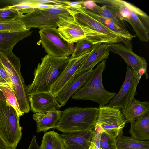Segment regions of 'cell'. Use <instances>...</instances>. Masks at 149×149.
I'll use <instances>...</instances> for the list:
<instances>
[{
  "label": "cell",
  "instance_id": "e0dca14e",
  "mask_svg": "<svg viewBox=\"0 0 149 149\" xmlns=\"http://www.w3.org/2000/svg\"><path fill=\"white\" fill-rule=\"evenodd\" d=\"M93 71V70H90L75 74L65 86L54 96L62 106H64L72 96L86 83Z\"/></svg>",
  "mask_w": 149,
  "mask_h": 149
},
{
  "label": "cell",
  "instance_id": "ffe728a7",
  "mask_svg": "<svg viewBox=\"0 0 149 149\" xmlns=\"http://www.w3.org/2000/svg\"><path fill=\"white\" fill-rule=\"evenodd\" d=\"M62 111L59 110L47 113H37L33 116L36 124V132H45L55 128L59 122Z\"/></svg>",
  "mask_w": 149,
  "mask_h": 149
},
{
  "label": "cell",
  "instance_id": "484cf974",
  "mask_svg": "<svg viewBox=\"0 0 149 149\" xmlns=\"http://www.w3.org/2000/svg\"><path fill=\"white\" fill-rule=\"evenodd\" d=\"M40 146L41 149H65L59 134L54 131L44 133Z\"/></svg>",
  "mask_w": 149,
  "mask_h": 149
},
{
  "label": "cell",
  "instance_id": "52a82bcc",
  "mask_svg": "<svg viewBox=\"0 0 149 149\" xmlns=\"http://www.w3.org/2000/svg\"><path fill=\"white\" fill-rule=\"evenodd\" d=\"M70 11L67 6L47 9L35 8L31 12L21 15L16 20L26 29L57 28V22L60 17L70 15Z\"/></svg>",
  "mask_w": 149,
  "mask_h": 149
},
{
  "label": "cell",
  "instance_id": "603a6c76",
  "mask_svg": "<svg viewBox=\"0 0 149 149\" xmlns=\"http://www.w3.org/2000/svg\"><path fill=\"white\" fill-rule=\"evenodd\" d=\"M131 137L140 141L149 139V113L130 123Z\"/></svg>",
  "mask_w": 149,
  "mask_h": 149
},
{
  "label": "cell",
  "instance_id": "ba28073f",
  "mask_svg": "<svg viewBox=\"0 0 149 149\" xmlns=\"http://www.w3.org/2000/svg\"><path fill=\"white\" fill-rule=\"evenodd\" d=\"M20 117L6 101L0 100V136L9 147L16 148L21 139Z\"/></svg>",
  "mask_w": 149,
  "mask_h": 149
},
{
  "label": "cell",
  "instance_id": "8d00e7d4",
  "mask_svg": "<svg viewBox=\"0 0 149 149\" xmlns=\"http://www.w3.org/2000/svg\"><path fill=\"white\" fill-rule=\"evenodd\" d=\"M0 84H8L6 81L0 75Z\"/></svg>",
  "mask_w": 149,
  "mask_h": 149
},
{
  "label": "cell",
  "instance_id": "4dcf8cb0",
  "mask_svg": "<svg viewBox=\"0 0 149 149\" xmlns=\"http://www.w3.org/2000/svg\"><path fill=\"white\" fill-rule=\"evenodd\" d=\"M103 132L101 128L95 124L89 149H100V141L102 133Z\"/></svg>",
  "mask_w": 149,
  "mask_h": 149
},
{
  "label": "cell",
  "instance_id": "d6986e66",
  "mask_svg": "<svg viewBox=\"0 0 149 149\" xmlns=\"http://www.w3.org/2000/svg\"><path fill=\"white\" fill-rule=\"evenodd\" d=\"M110 50L108 44H97L79 68L76 74L93 70L95 66L104 60L108 59Z\"/></svg>",
  "mask_w": 149,
  "mask_h": 149
},
{
  "label": "cell",
  "instance_id": "3957f363",
  "mask_svg": "<svg viewBox=\"0 0 149 149\" xmlns=\"http://www.w3.org/2000/svg\"><path fill=\"white\" fill-rule=\"evenodd\" d=\"M57 30L61 38L65 41L73 44L85 39L94 44L114 43L116 41L104 34L79 24L71 15L59 18L57 22Z\"/></svg>",
  "mask_w": 149,
  "mask_h": 149
},
{
  "label": "cell",
  "instance_id": "836d02e7",
  "mask_svg": "<svg viewBox=\"0 0 149 149\" xmlns=\"http://www.w3.org/2000/svg\"><path fill=\"white\" fill-rule=\"evenodd\" d=\"M28 149H41L37 142L36 136L33 135L31 141Z\"/></svg>",
  "mask_w": 149,
  "mask_h": 149
},
{
  "label": "cell",
  "instance_id": "83f0119b",
  "mask_svg": "<svg viewBox=\"0 0 149 149\" xmlns=\"http://www.w3.org/2000/svg\"><path fill=\"white\" fill-rule=\"evenodd\" d=\"M96 44H94L85 39L79 40L76 42L70 58H77L91 52Z\"/></svg>",
  "mask_w": 149,
  "mask_h": 149
},
{
  "label": "cell",
  "instance_id": "9c48e42d",
  "mask_svg": "<svg viewBox=\"0 0 149 149\" xmlns=\"http://www.w3.org/2000/svg\"><path fill=\"white\" fill-rule=\"evenodd\" d=\"M95 124L103 132L116 139L123 134V130L127 123L120 109L107 105L99 106Z\"/></svg>",
  "mask_w": 149,
  "mask_h": 149
},
{
  "label": "cell",
  "instance_id": "f1b7e54d",
  "mask_svg": "<svg viewBox=\"0 0 149 149\" xmlns=\"http://www.w3.org/2000/svg\"><path fill=\"white\" fill-rule=\"evenodd\" d=\"M26 29L23 24L16 20L0 21V32L19 31Z\"/></svg>",
  "mask_w": 149,
  "mask_h": 149
},
{
  "label": "cell",
  "instance_id": "2e32d148",
  "mask_svg": "<svg viewBox=\"0 0 149 149\" xmlns=\"http://www.w3.org/2000/svg\"><path fill=\"white\" fill-rule=\"evenodd\" d=\"M70 10L71 15L79 24L108 36L121 42L126 47L125 43L122 39L101 23L86 13L85 10Z\"/></svg>",
  "mask_w": 149,
  "mask_h": 149
},
{
  "label": "cell",
  "instance_id": "ac0fdd59",
  "mask_svg": "<svg viewBox=\"0 0 149 149\" xmlns=\"http://www.w3.org/2000/svg\"><path fill=\"white\" fill-rule=\"evenodd\" d=\"M94 129L60 134L65 149H89Z\"/></svg>",
  "mask_w": 149,
  "mask_h": 149
},
{
  "label": "cell",
  "instance_id": "f546056e",
  "mask_svg": "<svg viewBox=\"0 0 149 149\" xmlns=\"http://www.w3.org/2000/svg\"><path fill=\"white\" fill-rule=\"evenodd\" d=\"M21 15L17 11L9 9L6 6L0 8V21L15 20Z\"/></svg>",
  "mask_w": 149,
  "mask_h": 149
},
{
  "label": "cell",
  "instance_id": "9a60e30c",
  "mask_svg": "<svg viewBox=\"0 0 149 149\" xmlns=\"http://www.w3.org/2000/svg\"><path fill=\"white\" fill-rule=\"evenodd\" d=\"M87 14L101 23L122 39L125 43L126 47L130 50L133 48L131 40L136 36L131 34L127 29L126 24L103 17L89 10H84Z\"/></svg>",
  "mask_w": 149,
  "mask_h": 149
},
{
  "label": "cell",
  "instance_id": "cb8c5ba5",
  "mask_svg": "<svg viewBox=\"0 0 149 149\" xmlns=\"http://www.w3.org/2000/svg\"><path fill=\"white\" fill-rule=\"evenodd\" d=\"M115 142L117 149H149V141L137 140L123 134L117 137Z\"/></svg>",
  "mask_w": 149,
  "mask_h": 149
},
{
  "label": "cell",
  "instance_id": "d4e9b609",
  "mask_svg": "<svg viewBox=\"0 0 149 149\" xmlns=\"http://www.w3.org/2000/svg\"><path fill=\"white\" fill-rule=\"evenodd\" d=\"M82 2L83 5L87 9L101 16L126 24L125 21L121 19L115 14L107 9L105 5L100 6L97 5L93 0L83 1Z\"/></svg>",
  "mask_w": 149,
  "mask_h": 149
},
{
  "label": "cell",
  "instance_id": "6da1fadb",
  "mask_svg": "<svg viewBox=\"0 0 149 149\" xmlns=\"http://www.w3.org/2000/svg\"><path fill=\"white\" fill-rule=\"evenodd\" d=\"M106 6L107 9L118 17L128 22L142 42L149 40V16L133 4L123 0H93Z\"/></svg>",
  "mask_w": 149,
  "mask_h": 149
},
{
  "label": "cell",
  "instance_id": "4fadbf2b",
  "mask_svg": "<svg viewBox=\"0 0 149 149\" xmlns=\"http://www.w3.org/2000/svg\"><path fill=\"white\" fill-rule=\"evenodd\" d=\"M91 52L79 57L70 58L61 75L51 86L50 91L51 94L54 96L56 95L73 78Z\"/></svg>",
  "mask_w": 149,
  "mask_h": 149
},
{
  "label": "cell",
  "instance_id": "7402d4cb",
  "mask_svg": "<svg viewBox=\"0 0 149 149\" xmlns=\"http://www.w3.org/2000/svg\"><path fill=\"white\" fill-rule=\"evenodd\" d=\"M32 33L30 29L19 31L0 32V51H12L18 42L29 36Z\"/></svg>",
  "mask_w": 149,
  "mask_h": 149
},
{
  "label": "cell",
  "instance_id": "f35d334b",
  "mask_svg": "<svg viewBox=\"0 0 149 149\" xmlns=\"http://www.w3.org/2000/svg\"><path fill=\"white\" fill-rule=\"evenodd\" d=\"M100 149H101V148H100Z\"/></svg>",
  "mask_w": 149,
  "mask_h": 149
},
{
  "label": "cell",
  "instance_id": "e575fe53",
  "mask_svg": "<svg viewBox=\"0 0 149 149\" xmlns=\"http://www.w3.org/2000/svg\"><path fill=\"white\" fill-rule=\"evenodd\" d=\"M9 147L0 136V149H5Z\"/></svg>",
  "mask_w": 149,
  "mask_h": 149
},
{
  "label": "cell",
  "instance_id": "277c9868",
  "mask_svg": "<svg viewBox=\"0 0 149 149\" xmlns=\"http://www.w3.org/2000/svg\"><path fill=\"white\" fill-rule=\"evenodd\" d=\"M99 108L70 107L62 111L56 129L64 133L77 132L94 128Z\"/></svg>",
  "mask_w": 149,
  "mask_h": 149
},
{
  "label": "cell",
  "instance_id": "d6a6232c",
  "mask_svg": "<svg viewBox=\"0 0 149 149\" xmlns=\"http://www.w3.org/2000/svg\"><path fill=\"white\" fill-rule=\"evenodd\" d=\"M0 75L6 81L8 84L12 86L10 77L3 65L0 62Z\"/></svg>",
  "mask_w": 149,
  "mask_h": 149
},
{
  "label": "cell",
  "instance_id": "1f68e13d",
  "mask_svg": "<svg viewBox=\"0 0 149 149\" xmlns=\"http://www.w3.org/2000/svg\"><path fill=\"white\" fill-rule=\"evenodd\" d=\"M100 147L102 149H117L115 139L104 132H102L101 134Z\"/></svg>",
  "mask_w": 149,
  "mask_h": 149
},
{
  "label": "cell",
  "instance_id": "d590c367",
  "mask_svg": "<svg viewBox=\"0 0 149 149\" xmlns=\"http://www.w3.org/2000/svg\"><path fill=\"white\" fill-rule=\"evenodd\" d=\"M0 100L6 101L5 97L3 92L0 90Z\"/></svg>",
  "mask_w": 149,
  "mask_h": 149
},
{
  "label": "cell",
  "instance_id": "7a4b0ae2",
  "mask_svg": "<svg viewBox=\"0 0 149 149\" xmlns=\"http://www.w3.org/2000/svg\"><path fill=\"white\" fill-rule=\"evenodd\" d=\"M68 57H57L46 55L41 59L34 72L33 81L28 86L29 95L50 92L70 60Z\"/></svg>",
  "mask_w": 149,
  "mask_h": 149
},
{
  "label": "cell",
  "instance_id": "8992f818",
  "mask_svg": "<svg viewBox=\"0 0 149 149\" xmlns=\"http://www.w3.org/2000/svg\"><path fill=\"white\" fill-rule=\"evenodd\" d=\"M106 62L104 60L97 65L86 83L72 96V99L91 100L102 106L115 96L116 93L108 91L103 85L102 77Z\"/></svg>",
  "mask_w": 149,
  "mask_h": 149
},
{
  "label": "cell",
  "instance_id": "8fae6325",
  "mask_svg": "<svg viewBox=\"0 0 149 149\" xmlns=\"http://www.w3.org/2000/svg\"><path fill=\"white\" fill-rule=\"evenodd\" d=\"M141 77L127 65L125 79L122 86L106 105L120 109L126 107L135 98L137 87Z\"/></svg>",
  "mask_w": 149,
  "mask_h": 149
},
{
  "label": "cell",
  "instance_id": "44dd1931",
  "mask_svg": "<svg viewBox=\"0 0 149 149\" xmlns=\"http://www.w3.org/2000/svg\"><path fill=\"white\" fill-rule=\"evenodd\" d=\"M121 109L126 122L130 123L149 113V102H141L134 98Z\"/></svg>",
  "mask_w": 149,
  "mask_h": 149
},
{
  "label": "cell",
  "instance_id": "74e56055",
  "mask_svg": "<svg viewBox=\"0 0 149 149\" xmlns=\"http://www.w3.org/2000/svg\"><path fill=\"white\" fill-rule=\"evenodd\" d=\"M5 149H16V148L12 147H9Z\"/></svg>",
  "mask_w": 149,
  "mask_h": 149
},
{
  "label": "cell",
  "instance_id": "5b68a950",
  "mask_svg": "<svg viewBox=\"0 0 149 149\" xmlns=\"http://www.w3.org/2000/svg\"><path fill=\"white\" fill-rule=\"evenodd\" d=\"M0 62L6 70L12 83L20 111L23 115L29 112L31 109L26 86L21 72L19 58L12 51H0Z\"/></svg>",
  "mask_w": 149,
  "mask_h": 149
},
{
  "label": "cell",
  "instance_id": "7c38bea8",
  "mask_svg": "<svg viewBox=\"0 0 149 149\" xmlns=\"http://www.w3.org/2000/svg\"><path fill=\"white\" fill-rule=\"evenodd\" d=\"M108 45L110 51L121 56L136 73L140 74L139 72L142 69L147 72V63L143 57L139 56L121 42Z\"/></svg>",
  "mask_w": 149,
  "mask_h": 149
},
{
  "label": "cell",
  "instance_id": "4316f807",
  "mask_svg": "<svg viewBox=\"0 0 149 149\" xmlns=\"http://www.w3.org/2000/svg\"><path fill=\"white\" fill-rule=\"evenodd\" d=\"M0 90L3 94L6 102L15 109L18 115L20 117L23 115L12 86L8 84H0Z\"/></svg>",
  "mask_w": 149,
  "mask_h": 149
},
{
  "label": "cell",
  "instance_id": "30bf717a",
  "mask_svg": "<svg viewBox=\"0 0 149 149\" xmlns=\"http://www.w3.org/2000/svg\"><path fill=\"white\" fill-rule=\"evenodd\" d=\"M40 43L47 54L57 57H68L73 52V44L64 40L59 35L57 28H49L39 31Z\"/></svg>",
  "mask_w": 149,
  "mask_h": 149
},
{
  "label": "cell",
  "instance_id": "5bb4252c",
  "mask_svg": "<svg viewBox=\"0 0 149 149\" xmlns=\"http://www.w3.org/2000/svg\"><path fill=\"white\" fill-rule=\"evenodd\" d=\"M29 99L30 109L34 113H47L58 110L62 107L50 92L31 95Z\"/></svg>",
  "mask_w": 149,
  "mask_h": 149
}]
</instances>
